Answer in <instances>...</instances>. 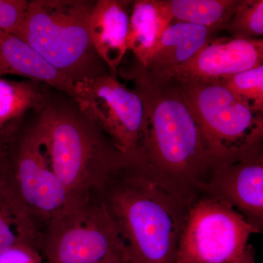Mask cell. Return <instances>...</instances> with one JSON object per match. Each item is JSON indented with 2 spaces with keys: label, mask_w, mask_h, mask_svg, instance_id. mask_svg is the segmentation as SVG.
I'll list each match as a JSON object with an SVG mask.
<instances>
[{
  "label": "cell",
  "mask_w": 263,
  "mask_h": 263,
  "mask_svg": "<svg viewBox=\"0 0 263 263\" xmlns=\"http://www.w3.org/2000/svg\"><path fill=\"white\" fill-rule=\"evenodd\" d=\"M123 74L144 102L146 131L134 160L156 182L191 205L203 195L212 167L191 109L174 83L150 79L135 64Z\"/></svg>",
  "instance_id": "cell-1"
},
{
  "label": "cell",
  "mask_w": 263,
  "mask_h": 263,
  "mask_svg": "<svg viewBox=\"0 0 263 263\" xmlns=\"http://www.w3.org/2000/svg\"><path fill=\"white\" fill-rule=\"evenodd\" d=\"M95 192L117 226L129 263H175L190 205L128 159Z\"/></svg>",
  "instance_id": "cell-2"
},
{
  "label": "cell",
  "mask_w": 263,
  "mask_h": 263,
  "mask_svg": "<svg viewBox=\"0 0 263 263\" xmlns=\"http://www.w3.org/2000/svg\"><path fill=\"white\" fill-rule=\"evenodd\" d=\"M52 171L71 199L97 191L125 162L79 109L47 104L35 124Z\"/></svg>",
  "instance_id": "cell-3"
},
{
  "label": "cell",
  "mask_w": 263,
  "mask_h": 263,
  "mask_svg": "<svg viewBox=\"0 0 263 263\" xmlns=\"http://www.w3.org/2000/svg\"><path fill=\"white\" fill-rule=\"evenodd\" d=\"M95 2L29 1L13 35L32 46L74 83L108 73L93 47L89 19Z\"/></svg>",
  "instance_id": "cell-4"
},
{
  "label": "cell",
  "mask_w": 263,
  "mask_h": 263,
  "mask_svg": "<svg viewBox=\"0 0 263 263\" xmlns=\"http://www.w3.org/2000/svg\"><path fill=\"white\" fill-rule=\"evenodd\" d=\"M43 263H129L115 223L96 192L71 199L45 226Z\"/></svg>",
  "instance_id": "cell-5"
},
{
  "label": "cell",
  "mask_w": 263,
  "mask_h": 263,
  "mask_svg": "<svg viewBox=\"0 0 263 263\" xmlns=\"http://www.w3.org/2000/svg\"><path fill=\"white\" fill-rule=\"evenodd\" d=\"M175 84L196 119L212 162L263 141V114L238 103L219 81Z\"/></svg>",
  "instance_id": "cell-6"
},
{
  "label": "cell",
  "mask_w": 263,
  "mask_h": 263,
  "mask_svg": "<svg viewBox=\"0 0 263 263\" xmlns=\"http://www.w3.org/2000/svg\"><path fill=\"white\" fill-rule=\"evenodd\" d=\"M76 86L73 100L79 111L101 129L122 155L134 160L146 131L141 95L109 73L79 81Z\"/></svg>",
  "instance_id": "cell-7"
},
{
  "label": "cell",
  "mask_w": 263,
  "mask_h": 263,
  "mask_svg": "<svg viewBox=\"0 0 263 263\" xmlns=\"http://www.w3.org/2000/svg\"><path fill=\"white\" fill-rule=\"evenodd\" d=\"M258 230L228 204L201 196L189 207L175 263H230Z\"/></svg>",
  "instance_id": "cell-8"
},
{
  "label": "cell",
  "mask_w": 263,
  "mask_h": 263,
  "mask_svg": "<svg viewBox=\"0 0 263 263\" xmlns=\"http://www.w3.org/2000/svg\"><path fill=\"white\" fill-rule=\"evenodd\" d=\"M3 179L41 233L50 219L70 200L52 171L35 124L15 136Z\"/></svg>",
  "instance_id": "cell-9"
},
{
  "label": "cell",
  "mask_w": 263,
  "mask_h": 263,
  "mask_svg": "<svg viewBox=\"0 0 263 263\" xmlns=\"http://www.w3.org/2000/svg\"><path fill=\"white\" fill-rule=\"evenodd\" d=\"M202 196L228 204L261 233L263 226L262 141L213 161Z\"/></svg>",
  "instance_id": "cell-10"
},
{
  "label": "cell",
  "mask_w": 263,
  "mask_h": 263,
  "mask_svg": "<svg viewBox=\"0 0 263 263\" xmlns=\"http://www.w3.org/2000/svg\"><path fill=\"white\" fill-rule=\"evenodd\" d=\"M262 65V38L212 37L191 60L172 70L157 75L141 70L153 80L183 84L221 81Z\"/></svg>",
  "instance_id": "cell-11"
},
{
  "label": "cell",
  "mask_w": 263,
  "mask_h": 263,
  "mask_svg": "<svg viewBox=\"0 0 263 263\" xmlns=\"http://www.w3.org/2000/svg\"><path fill=\"white\" fill-rule=\"evenodd\" d=\"M133 1L98 0L89 19L93 47L110 76L117 77L118 68L127 53V38Z\"/></svg>",
  "instance_id": "cell-12"
},
{
  "label": "cell",
  "mask_w": 263,
  "mask_h": 263,
  "mask_svg": "<svg viewBox=\"0 0 263 263\" xmlns=\"http://www.w3.org/2000/svg\"><path fill=\"white\" fill-rule=\"evenodd\" d=\"M11 74L49 85L75 98V83L49 63L28 43L0 32V76Z\"/></svg>",
  "instance_id": "cell-13"
},
{
  "label": "cell",
  "mask_w": 263,
  "mask_h": 263,
  "mask_svg": "<svg viewBox=\"0 0 263 263\" xmlns=\"http://www.w3.org/2000/svg\"><path fill=\"white\" fill-rule=\"evenodd\" d=\"M216 29L188 23L169 26L160 37L142 70L157 75L186 63L212 39Z\"/></svg>",
  "instance_id": "cell-14"
},
{
  "label": "cell",
  "mask_w": 263,
  "mask_h": 263,
  "mask_svg": "<svg viewBox=\"0 0 263 263\" xmlns=\"http://www.w3.org/2000/svg\"><path fill=\"white\" fill-rule=\"evenodd\" d=\"M167 0L133 1L127 38V51L144 66L164 31L172 24Z\"/></svg>",
  "instance_id": "cell-15"
},
{
  "label": "cell",
  "mask_w": 263,
  "mask_h": 263,
  "mask_svg": "<svg viewBox=\"0 0 263 263\" xmlns=\"http://www.w3.org/2000/svg\"><path fill=\"white\" fill-rule=\"evenodd\" d=\"M40 83L0 78V133L18 132L22 118L31 110L41 111L47 103Z\"/></svg>",
  "instance_id": "cell-16"
},
{
  "label": "cell",
  "mask_w": 263,
  "mask_h": 263,
  "mask_svg": "<svg viewBox=\"0 0 263 263\" xmlns=\"http://www.w3.org/2000/svg\"><path fill=\"white\" fill-rule=\"evenodd\" d=\"M41 235V230L0 179V253L20 245L38 249Z\"/></svg>",
  "instance_id": "cell-17"
},
{
  "label": "cell",
  "mask_w": 263,
  "mask_h": 263,
  "mask_svg": "<svg viewBox=\"0 0 263 263\" xmlns=\"http://www.w3.org/2000/svg\"><path fill=\"white\" fill-rule=\"evenodd\" d=\"M173 21L224 29L239 0H167Z\"/></svg>",
  "instance_id": "cell-18"
},
{
  "label": "cell",
  "mask_w": 263,
  "mask_h": 263,
  "mask_svg": "<svg viewBox=\"0 0 263 263\" xmlns=\"http://www.w3.org/2000/svg\"><path fill=\"white\" fill-rule=\"evenodd\" d=\"M219 82L238 103L263 114V65L228 76Z\"/></svg>",
  "instance_id": "cell-19"
},
{
  "label": "cell",
  "mask_w": 263,
  "mask_h": 263,
  "mask_svg": "<svg viewBox=\"0 0 263 263\" xmlns=\"http://www.w3.org/2000/svg\"><path fill=\"white\" fill-rule=\"evenodd\" d=\"M224 29H226L233 38H262V0H239L233 16Z\"/></svg>",
  "instance_id": "cell-20"
},
{
  "label": "cell",
  "mask_w": 263,
  "mask_h": 263,
  "mask_svg": "<svg viewBox=\"0 0 263 263\" xmlns=\"http://www.w3.org/2000/svg\"><path fill=\"white\" fill-rule=\"evenodd\" d=\"M29 1L0 0V32L15 34L25 16Z\"/></svg>",
  "instance_id": "cell-21"
},
{
  "label": "cell",
  "mask_w": 263,
  "mask_h": 263,
  "mask_svg": "<svg viewBox=\"0 0 263 263\" xmlns=\"http://www.w3.org/2000/svg\"><path fill=\"white\" fill-rule=\"evenodd\" d=\"M0 263H43V259L36 247L20 245L1 252Z\"/></svg>",
  "instance_id": "cell-22"
},
{
  "label": "cell",
  "mask_w": 263,
  "mask_h": 263,
  "mask_svg": "<svg viewBox=\"0 0 263 263\" xmlns=\"http://www.w3.org/2000/svg\"><path fill=\"white\" fill-rule=\"evenodd\" d=\"M18 133H0V171L5 169L9 162L12 143Z\"/></svg>",
  "instance_id": "cell-23"
},
{
  "label": "cell",
  "mask_w": 263,
  "mask_h": 263,
  "mask_svg": "<svg viewBox=\"0 0 263 263\" xmlns=\"http://www.w3.org/2000/svg\"><path fill=\"white\" fill-rule=\"evenodd\" d=\"M230 263H255L254 261V249L252 246L248 245L243 253Z\"/></svg>",
  "instance_id": "cell-24"
}]
</instances>
